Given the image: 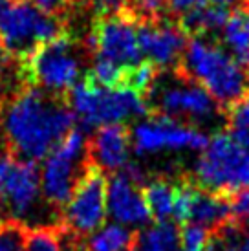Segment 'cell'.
<instances>
[{
  "label": "cell",
  "instance_id": "7402d4cb",
  "mask_svg": "<svg viewBox=\"0 0 249 251\" xmlns=\"http://www.w3.org/2000/svg\"><path fill=\"white\" fill-rule=\"evenodd\" d=\"M29 227L19 220L0 222V251H28Z\"/></svg>",
  "mask_w": 249,
  "mask_h": 251
},
{
  "label": "cell",
  "instance_id": "d6986e66",
  "mask_svg": "<svg viewBox=\"0 0 249 251\" xmlns=\"http://www.w3.org/2000/svg\"><path fill=\"white\" fill-rule=\"evenodd\" d=\"M141 189H143L147 207H149L154 220L156 222L171 220L174 215L178 185L167 180H150Z\"/></svg>",
  "mask_w": 249,
  "mask_h": 251
},
{
  "label": "cell",
  "instance_id": "44dd1931",
  "mask_svg": "<svg viewBox=\"0 0 249 251\" xmlns=\"http://www.w3.org/2000/svg\"><path fill=\"white\" fill-rule=\"evenodd\" d=\"M207 251H249V222L227 220L209 235Z\"/></svg>",
  "mask_w": 249,
  "mask_h": 251
},
{
  "label": "cell",
  "instance_id": "4316f807",
  "mask_svg": "<svg viewBox=\"0 0 249 251\" xmlns=\"http://www.w3.org/2000/svg\"><path fill=\"white\" fill-rule=\"evenodd\" d=\"M207 4H209V0H167L169 11L176 13L178 17L194 13V11H198L201 7H205Z\"/></svg>",
  "mask_w": 249,
  "mask_h": 251
},
{
  "label": "cell",
  "instance_id": "7a4b0ae2",
  "mask_svg": "<svg viewBox=\"0 0 249 251\" xmlns=\"http://www.w3.org/2000/svg\"><path fill=\"white\" fill-rule=\"evenodd\" d=\"M185 75L201 84L222 106H229L249 92V72L225 48L203 35L191 37L183 51Z\"/></svg>",
  "mask_w": 249,
  "mask_h": 251
},
{
  "label": "cell",
  "instance_id": "603a6c76",
  "mask_svg": "<svg viewBox=\"0 0 249 251\" xmlns=\"http://www.w3.org/2000/svg\"><path fill=\"white\" fill-rule=\"evenodd\" d=\"M181 235V250L183 251H207L209 235L211 231L201 227L198 224H183L180 231Z\"/></svg>",
  "mask_w": 249,
  "mask_h": 251
},
{
  "label": "cell",
  "instance_id": "ac0fdd59",
  "mask_svg": "<svg viewBox=\"0 0 249 251\" xmlns=\"http://www.w3.org/2000/svg\"><path fill=\"white\" fill-rule=\"evenodd\" d=\"M136 251H183L178 226L171 220L145 226L136 237Z\"/></svg>",
  "mask_w": 249,
  "mask_h": 251
},
{
  "label": "cell",
  "instance_id": "5bb4252c",
  "mask_svg": "<svg viewBox=\"0 0 249 251\" xmlns=\"http://www.w3.org/2000/svg\"><path fill=\"white\" fill-rule=\"evenodd\" d=\"M106 215L126 227H145L152 220L143 189L121 171L114 173L106 183Z\"/></svg>",
  "mask_w": 249,
  "mask_h": 251
},
{
  "label": "cell",
  "instance_id": "484cf974",
  "mask_svg": "<svg viewBox=\"0 0 249 251\" xmlns=\"http://www.w3.org/2000/svg\"><path fill=\"white\" fill-rule=\"evenodd\" d=\"M132 6V15L156 19L167 7V0H126Z\"/></svg>",
  "mask_w": 249,
  "mask_h": 251
},
{
  "label": "cell",
  "instance_id": "f546056e",
  "mask_svg": "<svg viewBox=\"0 0 249 251\" xmlns=\"http://www.w3.org/2000/svg\"><path fill=\"white\" fill-rule=\"evenodd\" d=\"M231 134H233V138L249 152V132H244V130H231Z\"/></svg>",
  "mask_w": 249,
  "mask_h": 251
},
{
  "label": "cell",
  "instance_id": "ffe728a7",
  "mask_svg": "<svg viewBox=\"0 0 249 251\" xmlns=\"http://www.w3.org/2000/svg\"><path fill=\"white\" fill-rule=\"evenodd\" d=\"M138 233L121 224H106L92 233L84 251H126L136 248Z\"/></svg>",
  "mask_w": 249,
  "mask_h": 251
},
{
  "label": "cell",
  "instance_id": "4dcf8cb0",
  "mask_svg": "<svg viewBox=\"0 0 249 251\" xmlns=\"http://www.w3.org/2000/svg\"><path fill=\"white\" fill-rule=\"evenodd\" d=\"M211 4H215V6H220V7H225V9H229V7L233 6H238L242 0H209Z\"/></svg>",
  "mask_w": 249,
  "mask_h": 251
},
{
  "label": "cell",
  "instance_id": "5b68a950",
  "mask_svg": "<svg viewBox=\"0 0 249 251\" xmlns=\"http://www.w3.org/2000/svg\"><path fill=\"white\" fill-rule=\"evenodd\" d=\"M62 33L55 15L41 11L31 0H0V44L7 55L22 61Z\"/></svg>",
  "mask_w": 249,
  "mask_h": 251
},
{
  "label": "cell",
  "instance_id": "6da1fadb",
  "mask_svg": "<svg viewBox=\"0 0 249 251\" xmlns=\"http://www.w3.org/2000/svg\"><path fill=\"white\" fill-rule=\"evenodd\" d=\"M75 125V116L59 96L29 86L17 94L2 114V130L15 156L44 160Z\"/></svg>",
  "mask_w": 249,
  "mask_h": 251
},
{
  "label": "cell",
  "instance_id": "d4e9b609",
  "mask_svg": "<svg viewBox=\"0 0 249 251\" xmlns=\"http://www.w3.org/2000/svg\"><path fill=\"white\" fill-rule=\"evenodd\" d=\"M229 196V213L235 222H249V189H240Z\"/></svg>",
  "mask_w": 249,
  "mask_h": 251
},
{
  "label": "cell",
  "instance_id": "30bf717a",
  "mask_svg": "<svg viewBox=\"0 0 249 251\" xmlns=\"http://www.w3.org/2000/svg\"><path fill=\"white\" fill-rule=\"evenodd\" d=\"M132 147L138 156H154L163 152H201L209 136L200 126L189 125L165 116H154L138 121L132 128Z\"/></svg>",
  "mask_w": 249,
  "mask_h": 251
},
{
  "label": "cell",
  "instance_id": "8992f818",
  "mask_svg": "<svg viewBox=\"0 0 249 251\" xmlns=\"http://www.w3.org/2000/svg\"><path fill=\"white\" fill-rule=\"evenodd\" d=\"M198 154L194 178L200 187L220 195L249 189V152L231 132L215 134Z\"/></svg>",
  "mask_w": 249,
  "mask_h": 251
},
{
  "label": "cell",
  "instance_id": "277c9868",
  "mask_svg": "<svg viewBox=\"0 0 249 251\" xmlns=\"http://www.w3.org/2000/svg\"><path fill=\"white\" fill-rule=\"evenodd\" d=\"M149 110L158 116L178 119L194 126L213 125L220 119V105L201 84L187 75H156L152 88L147 94Z\"/></svg>",
  "mask_w": 249,
  "mask_h": 251
},
{
  "label": "cell",
  "instance_id": "ba28073f",
  "mask_svg": "<svg viewBox=\"0 0 249 251\" xmlns=\"http://www.w3.org/2000/svg\"><path fill=\"white\" fill-rule=\"evenodd\" d=\"M22 74L33 86L59 96L70 92L81 81V53L77 51L75 42L62 33L53 41L37 46L22 59Z\"/></svg>",
  "mask_w": 249,
  "mask_h": 251
},
{
  "label": "cell",
  "instance_id": "9c48e42d",
  "mask_svg": "<svg viewBox=\"0 0 249 251\" xmlns=\"http://www.w3.org/2000/svg\"><path fill=\"white\" fill-rule=\"evenodd\" d=\"M41 171L37 161L0 152V213L26 224L41 207Z\"/></svg>",
  "mask_w": 249,
  "mask_h": 251
},
{
  "label": "cell",
  "instance_id": "cb8c5ba5",
  "mask_svg": "<svg viewBox=\"0 0 249 251\" xmlns=\"http://www.w3.org/2000/svg\"><path fill=\"white\" fill-rule=\"evenodd\" d=\"M227 119L231 130L249 132V92L227 108Z\"/></svg>",
  "mask_w": 249,
  "mask_h": 251
},
{
  "label": "cell",
  "instance_id": "52a82bcc",
  "mask_svg": "<svg viewBox=\"0 0 249 251\" xmlns=\"http://www.w3.org/2000/svg\"><path fill=\"white\" fill-rule=\"evenodd\" d=\"M90 161L88 140L81 128H72L51 152L44 158L41 169L42 198L51 207H64Z\"/></svg>",
  "mask_w": 249,
  "mask_h": 251
},
{
  "label": "cell",
  "instance_id": "e0dca14e",
  "mask_svg": "<svg viewBox=\"0 0 249 251\" xmlns=\"http://www.w3.org/2000/svg\"><path fill=\"white\" fill-rule=\"evenodd\" d=\"M222 41L236 63L249 72V13L236 9L222 28Z\"/></svg>",
  "mask_w": 249,
  "mask_h": 251
},
{
  "label": "cell",
  "instance_id": "f1b7e54d",
  "mask_svg": "<svg viewBox=\"0 0 249 251\" xmlns=\"http://www.w3.org/2000/svg\"><path fill=\"white\" fill-rule=\"evenodd\" d=\"M31 4L37 6L41 11L48 15H59L61 11L66 9V6L70 4V0H31Z\"/></svg>",
  "mask_w": 249,
  "mask_h": 251
},
{
  "label": "cell",
  "instance_id": "3957f363",
  "mask_svg": "<svg viewBox=\"0 0 249 251\" xmlns=\"http://www.w3.org/2000/svg\"><path fill=\"white\" fill-rule=\"evenodd\" d=\"M68 106L83 128L104 125H124L128 119L149 114L143 96L128 86H101L86 75L68 92Z\"/></svg>",
  "mask_w": 249,
  "mask_h": 251
},
{
  "label": "cell",
  "instance_id": "4fadbf2b",
  "mask_svg": "<svg viewBox=\"0 0 249 251\" xmlns=\"http://www.w3.org/2000/svg\"><path fill=\"white\" fill-rule=\"evenodd\" d=\"M138 41L143 57L159 68H173L187 48V33L180 26L147 21L138 26Z\"/></svg>",
  "mask_w": 249,
  "mask_h": 251
},
{
  "label": "cell",
  "instance_id": "7c38bea8",
  "mask_svg": "<svg viewBox=\"0 0 249 251\" xmlns=\"http://www.w3.org/2000/svg\"><path fill=\"white\" fill-rule=\"evenodd\" d=\"M106 183L104 173L92 165L86 169L74 195L62 207V220L70 231L79 237L92 235L104 224L106 218Z\"/></svg>",
  "mask_w": 249,
  "mask_h": 251
},
{
  "label": "cell",
  "instance_id": "2e32d148",
  "mask_svg": "<svg viewBox=\"0 0 249 251\" xmlns=\"http://www.w3.org/2000/svg\"><path fill=\"white\" fill-rule=\"evenodd\" d=\"M231 220L229 213V196L213 193L200 185L191 183L189 196V216L187 224H198L205 229H216L218 226Z\"/></svg>",
  "mask_w": 249,
  "mask_h": 251
},
{
  "label": "cell",
  "instance_id": "8fae6325",
  "mask_svg": "<svg viewBox=\"0 0 249 251\" xmlns=\"http://www.w3.org/2000/svg\"><path fill=\"white\" fill-rule=\"evenodd\" d=\"M90 42L96 59L108 61L126 72L143 63L138 41V24L128 13L101 17L92 29Z\"/></svg>",
  "mask_w": 249,
  "mask_h": 251
},
{
  "label": "cell",
  "instance_id": "9a60e30c",
  "mask_svg": "<svg viewBox=\"0 0 249 251\" xmlns=\"http://www.w3.org/2000/svg\"><path fill=\"white\" fill-rule=\"evenodd\" d=\"M132 149V138L124 125L99 126L88 145L92 165L101 171L119 173L128 163Z\"/></svg>",
  "mask_w": 249,
  "mask_h": 251
},
{
  "label": "cell",
  "instance_id": "d6a6232c",
  "mask_svg": "<svg viewBox=\"0 0 249 251\" xmlns=\"http://www.w3.org/2000/svg\"><path fill=\"white\" fill-rule=\"evenodd\" d=\"M126 251H136V248H132V250H126Z\"/></svg>",
  "mask_w": 249,
  "mask_h": 251
},
{
  "label": "cell",
  "instance_id": "83f0119b",
  "mask_svg": "<svg viewBox=\"0 0 249 251\" xmlns=\"http://www.w3.org/2000/svg\"><path fill=\"white\" fill-rule=\"evenodd\" d=\"M99 17H110V15H119L124 11L126 0H92Z\"/></svg>",
  "mask_w": 249,
  "mask_h": 251
},
{
  "label": "cell",
  "instance_id": "1f68e13d",
  "mask_svg": "<svg viewBox=\"0 0 249 251\" xmlns=\"http://www.w3.org/2000/svg\"><path fill=\"white\" fill-rule=\"evenodd\" d=\"M6 51H4V48H2V44H0V74H2V70H4V63H6Z\"/></svg>",
  "mask_w": 249,
  "mask_h": 251
}]
</instances>
